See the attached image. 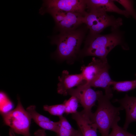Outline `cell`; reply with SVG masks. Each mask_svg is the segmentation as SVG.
<instances>
[{
  "label": "cell",
  "mask_w": 136,
  "mask_h": 136,
  "mask_svg": "<svg viewBox=\"0 0 136 136\" xmlns=\"http://www.w3.org/2000/svg\"><path fill=\"white\" fill-rule=\"evenodd\" d=\"M118 27H111V32L102 35L89 32L85 42L84 47L79 54L83 57L94 56L107 61V57L115 47L120 45L125 50L129 48L125 43L124 33Z\"/></svg>",
  "instance_id": "obj_1"
},
{
  "label": "cell",
  "mask_w": 136,
  "mask_h": 136,
  "mask_svg": "<svg viewBox=\"0 0 136 136\" xmlns=\"http://www.w3.org/2000/svg\"><path fill=\"white\" fill-rule=\"evenodd\" d=\"M105 94L101 91L97 100L98 105L95 112L92 113L90 119L96 126L101 136H108L113 124L120 120V112L124 110L120 106H114L110 100L113 96L110 87L105 89Z\"/></svg>",
  "instance_id": "obj_2"
},
{
  "label": "cell",
  "mask_w": 136,
  "mask_h": 136,
  "mask_svg": "<svg viewBox=\"0 0 136 136\" xmlns=\"http://www.w3.org/2000/svg\"><path fill=\"white\" fill-rule=\"evenodd\" d=\"M88 29L85 25L50 37L51 44L57 46L55 56L59 59L66 60L74 58L79 54L81 44Z\"/></svg>",
  "instance_id": "obj_3"
},
{
  "label": "cell",
  "mask_w": 136,
  "mask_h": 136,
  "mask_svg": "<svg viewBox=\"0 0 136 136\" xmlns=\"http://www.w3.org/2000/svg\"><path fill=\"white\" fill-rule=\"evenodd\" d=\"M17 100V104L15 109L1 114L4 122L15 133L23 136H30L29 129L31 118L23 107L18 96Z\"/></svg>",
  "instance_id": "obj_4"
},
{
  "label": "cell",
  "mask_w": 136,
  "mask_h": 136,
  "mask_svg": "<svg viewBox=\"0 0 136 136\" xmlns=\"http://www.w3.org/2000/svg\"><path fill=\"white\" fill-rule=\"evenodd\" d=\"M39 13L41 15L54 11L76 12L85 15L87 12L86 0H45Z\"/></svg>",
  "instance_id": "obj_5"
},
{
  "label": "cell",
  "mask_w": 136,
  "mask_h": 136,
  "mask_svg": "<svg viewBox=\"0 0 136 136\" xmlns=\"http://www.w3.org/2000/svg\"><path fill=\"white\" fill-rule=\"evenodd\" d=\"M101 91H95L91 87L84 83L72 88L67 91V94L75 97L83 108L82 111L85 116L90 119L92 113L91 109L95 105Z\"/></svg>",
  "instance_id": "obj_6"
},
{
  "label": "cell",
  "mask_w": 136,
  "mask_h": 136,
  "mask_svg": "<svg viewBox=\"0 0 136 136\" xmlns=\"http://www.w3.org/2000/svg\"><path fill=\"white\" fill-rule=\"evenodd\" d=\"M55 23L54 30L60 32L75 30L83 23L84 15L80 13L61 11H54L49 13Z\"/></svg>",
  "instance_id": "obj_7"
},
{
  "label": "cell",
  "mask_w": 136,
  "mask_h": 136,
  "mask_svg": "<svg viewBox=\"0 0 136 136\" xmlns=\"http://www.w3.org/2000/svg\"><path fill=\"white\" fill-rule=\"evenodd\" d=\"M57 91L60 94L66 96L67 91L76 86H78L84 81L82 74H70L66 70H63L61 76L58 77Z\"/></svg>",
  "instance_id": "obj_8"
},
{
  "label": "cell",
  "mask_w": 136,
  "mask_h": 136,
  "mask_svg": "<svg viewBox=\"0 0 136 136\" xmlns=\"http://www.w3.org/2000/svg\"><path fill=\"white\" fill-rule=\"evenodd\" d=\"M108 65L107 61L93 57L92 61L87 65H84L81 67V73L85 83L88 84L93 81L103 70Z\"/></svg>",
  "instance_id": "obj_9"
},
{
  "label": "cell",
  "mask_w": 136,
  "mask_h": 136,
  "mask_svg": "<svg viewBox=\"0 0 136 136\" xmlns=\"http://www.w3.org/2000/svg\"><path fill=\"white\" fill-rule=\"evenodd\" d=\"M114 101L120 104L125 110L126 119L123 128L126 130L130 123L136 122V97L126 94L123 98L116 99Z\"/></svg>",
  "instance_id": "obj_10"
},
{
  "label": "cell",
  "mask_w": 136,
  "mask_h": 136,
  "mask_svg": "<svg viewBox=\"0 0 136 136\" xmlns=\"http://www.w3.org/2000/svg\"><path fill=\"white\" fill-rule=\"evenodd\" d=\"M88 10L100 9L106 12H113L123 15L127 18L130 16L124 10L121 9L114 4V0H86Z\"/></svg>",
  "instance_id": "obj_11"
},
{
  "label": "cell",
  "mask_w": 136,
  "mask_h": 136,
  "mask_svg": "<svg viewBox=\"0 0 136 136\" xmlns=\"http://www.w3.org/2000/svg\"><path fill=\"white\" fill-rule=\"evenodd\" d=\"M72 118L76 122L83 136H97L96 126L82 111L72 114Z\"/></svg>",
  "instance_id": "obj_12"
},
{
  "label": "cell",
  "mask_w": 136,
  "mask_h": 136,
  "mask_svg": "<svg viewBox=\"0 0 136 136\" xmlns=\"http://www.w3.org/2000/svg\"><path fill=\"white\" fill-rule=\"evenodd\" d=\"M123 24V21L120 18H116L112 15H108L101 19L95 26L89 30V32L92 33H100L106 28L119 27Z\"/></svg>",
  "instance_id": "obj_13"
},
{
  "label": "cell",
  "mask_w": 136,
  "mask_h": 136,
  "mask_svg": "<svg viewBox=\"0 0 136 136\" xmlns=\"http://www.w3.org/2000/svg\"><path fill=\"white\" fill-rule=\"evenodd\" d=\"M109 68L108 65L103 70L93 81L88 84H85L91 87H101L105 89L110 87L113 80L111 79L109 75Z\"/></svg>",
  "instance_id": "obj_14"
},
{
  "label": "cell",
  "mask_w": 136,
  "mask_h": 136,
  "mask_svg": "<svg viewBox=\"0 0 136 136\" xmlns=\"http://www.w3.org/2000/svg\"><path fill=\"white\" fill-rule=\"evenodd\" d=\"M59 127L57 136H74L77 130L74 129L63 115L59 117Z\"/></svg>",
  "instance_id": "obj_15"
},
{
  "label": "cell",
  "mask_w": 136,
  "mask_h": 136,
  "mask_svg": "<svg viewBox=\"0 0 136 136\" xmlns=\"http://www.w3.org/2000/svg\"><path fill=\"white\" fill-rule=\"evenodd\" d=\"M136 77V74H135ZM113 88L118 92H127L136 88V79L130 81H113L111 83Z\"/></svg>",
  "instance_id": "obj_16"
},
{
  "label": "cell",
  "mask_w": 136,
  "mask_h": 136,
  "mask_svg": "<svg viewBox=\"0 0 136 136\" xmlns=\"http://www.w3.org/2000/svg\"><path fill=\"white\" fill-rule=\"evenodd\" d=\"M0 112L1 114L7 113L12 110L13 108L12 102L4 92L0 93Z\"/></svg>",
  "instance_id": "obj_17"
},
{
  "label": "cell",
  "mask_w": 136,
  "mask_h": 136,
  "mask_svg": "<svg viewBox=\"0 0 136 136\" xmlns=\"http://www.w3.org/2000/svg\"><path fill=\"white\" fill-rule=\"evenodd\" d=\"M43 109L51 115L59 117L62 116L65 113V107L63 103L51 106L45 105L44 106Z\"/></svg>",
  "instance_id": "obj_18"
},
{
  "label": "cell",
  "mask_w": 136,
  "mask_h": 136,
  "mask_svg": "<svg viewBox=\"0 0 136 136\" xmlns=\"http://www.w3.org/2000/svg\"><path fill=\"white\" fill-rule=\"evenodd\" d=\"M79 103L76 97L73 96H71L68 99L65 100L63 103L65 107V113L68 114L76 112Z\"/></svg>",
  "instance_id": "obj_19"
},
{
  "label": "cell",
  "mask_w": 136,
  "mask_h": 136,
  "mask_svg": "<svg viewBox=\"0 0 136 136\" xmlns=\"http://www.w3.org/2000/svg\"><path fill=\"white\" fill-rule=\"evenodd\" d=\"M26 110L30 115L31 119L37 123L42 121H51L49 118L38 113L36 110V107L34 105H30L26 109Z\"/></svg>",
  "instance_id": "obj_20"
},
{
  "label": "cell",
  "mask_w": 136,
  "mask_h": 136,
  "mask_svg": "<svg viewBox=\"0 0 136 136\" xmlns=\"http://www.w3.org/2000/svg\"><path fill=\"white\" fill-rule=\"evenodd\" d=\"M121 5L129 16H131L136 20V12L133 7V1L129 0H114Z\"/></svg>",
  "instance_id": "obj_21"
},
{
  "label": "cell",
  "mask_w": 136,
  "mask_h": 136,
  "mask_svg": "<svg viewBox=\"0 0 136 136\" xmlns=\"http://www.w3.org/2000/svg\"><path fill=\"white\" fill-rule=\"evenodd\" d=\"M36 123L42 129L52 131L56 133L58 132L59 127L58 121L57 122L52 121L50 122H40Z\"/></svg>",
  "instance_id": "obj_22"
},
{
  "label": "cell",
  "mask_w": 136,
  "mask_h": 136,
  "mask_svg": "<svg viewBox=\"0 0 136 136\" xmlns=\"http://www.w3.org/2000/svg\"><path fill=\"white\" fill-rule=\"evenodd\" d=\"M118 123L116 122L112 126V131L108 136H127L126 130L119 126Z\"/></svg>",
  "instance_id": "obj_23"
},
{
  "label": "cell",
  "mask_w": 136,
  "mask_h": 136,
  "mask_svg": "<svg viewBox=\"0 0 136 136\" xmlns=\"http://www.w3.org/2000/svg\"><path fill=\"white\" fill-rule=\"evenodd\" d=\"M34 136H46L45 130L43 129H40L35 131Z\"/></svg>",
  "instance_id": "obj_24"
},
{
  "label": "cell",
  "mask_w": 136,
  "mask_h": 136,
  "mask_svg": "<svg viewBox=\"0 0 136 136\" xmlns=\"http://www.w3.org/2000/svg\"><path fill=\"white\" fill-rule=\"evenodd\" d=\"M74 136H83L81 132L79 129Z\"/></svg>",
  "instance_id": "obj_25"
},
{
  "label": "cell",
  "mask_w": 136,
  "mask_h": 136,
  "mask_svg": "<svg viewBox=\"0 0 136 136\" xmlns=\"http://www.w3.org/2000/svg\"><path fill=\"white\" fill-rule=\"evenodd\" d=\"M9 136H16L14 132L10 128L9 132Z\"/></svg>",
  "instance_id": "obj_26"
},
{
  "label": "cell",
  "mask_w": 136,
  "mask_h": 136,
  "mask_svg": "<svg viewBox=\"0 0 136 136\" xmlns=\"http://www.w3.org/2000/svg\"><path fill=\"white\" fill-rule=\"evenodd\" d=\"M126 133L127 136H136V135L131 134L128 132L126 131Z\"/></svg>",
  "instance_id": "obj_27"
}]
</instances>
